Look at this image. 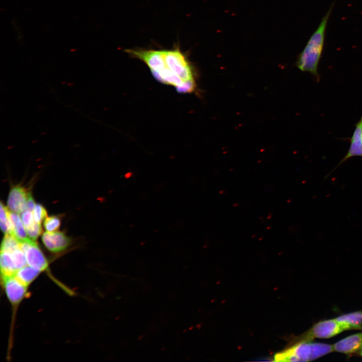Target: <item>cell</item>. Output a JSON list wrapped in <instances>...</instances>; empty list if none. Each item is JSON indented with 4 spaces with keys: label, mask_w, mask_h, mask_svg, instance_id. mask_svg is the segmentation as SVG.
<instances>
[{
    "label": "cell",
    "mask_w": 362,
    "mask_h": 362,
    "mask_svg": "<svg viewBox=\"0 0 362 362\" xmlns=\"http://www.w3.org/2000/svg\"><path fill=\"white\" fill-rule=\"evenodd\" d=\"M130 56L143 62L160 82L173 86L179 93L197 89V74L185 53L178 48L170 49H128Z\"/></svg>",
    "instance_id": "1"
},
{
    "label": "cell",
    "mask_w": 362,
    "mask_h": 362,
    "mask_svg": "<svg viewBox=\"0 0 362 362\" xmlns=\"http://www.w3.org/2000/svg\"><path fill=\"white\" fill-rule=\"evenodd\" d=\"M333 6V4L322 18L296 62V66L300 70L310 73L317 81L320 80L318 65L324 48L326 27Z\"/></svg>",
    "instance_id": "2"
},
{
    "label": "cell",
    "mask_w": 362,
    "mask_h": 362,
    "mask_svg": "<svg viewBox=\"0 0 362 362\" xmlns=\"http://www.w3.org/2000/svg\"><path fill=\"white\" fill-rule=\"evenodd\" d=\"M333 345L312 342L310 341H297L292 346L278 352L274 356L276 361H310L333 352Z\"/></svg>",
    "instance_id": "3"
},
{
    "label": "cell",
    "mask_w": 362,
    "mask_h": 362,
    "mask_svg": "<svg viewBox=\"0 0 362 362\" xmlns=\"http://www.w3.org/2000/svg\"><path fill=\"white\" fill-rule=\"evenodd\" d=\"M344 331L342 325L335 319L325 320L316 323L297 338L296 342L311 341L314 338H329Z\"/></svg>",
    "instance_id": "4"
},
{
    "label": "cell",
    "mask_w": 362,
    "mask_h": 362,
    "mask_svg": "<svg viewBox=\"0 0 362 362\" xmlns=\"http://www.w3.org/2000/svg\"><path fill=\"white\" fill-rule=\"evenodd\" d=\"M20 242L28 265L42 272L48 270V261L35 240L30 238Z\"/></svg>",
    "instance_id": "5"
},
{
    "label": "cell",
    "mask_w": 362,
    "mask_h": 362,
    "mask_svg": "<svg viewBox=\"0 0 362 362\" xmlns=\"http://www.w3.org/2000/svg\"><path fill=\"white\" fill-rule=\"evenodd\" d=\"M2 281L6 294L14 309L25 297L28 286L19 281L14 275L2 276Z\"/></svg>",
    "instance_id": "6"
},
{
    "label": "cell",
    "mask_w": 362,
    "mask_h": 362,
    "mask_svg": "<svg viewBox=\"0 0 362 362\" xmlns=\"http://www.w3.org/2000/svg\"><path fill=\"white\" fill-rule=\"evenodd\" d=\"M42 241L46 248L52 252H59L67 248L70 239L62 232H46L42 236Z\"/></svg>",
    "instance_id": "7"
},
{
    "label": "cell",
    "mask_w": 362,
    "mask_h": 362,
    "mask_svg": "<svg viewBox=\"0 0 362 362\" xmlns=\"http://www.w3.org/2000/svg\"><path fill=\"white\" fill-rule=\"evenodd\" d=\"M29 194L30 193L22 186H16L13 187L8 197L7 206L9 209L18 214L24 212L27 209Z\"/></svg>",
    "instance_id": "8"
},
{
    "label": "cell",
    "mask_w": 362,
    "mask_h": 362,
    "mask_svg": "<svg viewBox=\"0 0 362 362\" xmlns=\"http://www.w3.org/2000/svg\"><path fill=\"white\" fill-rule=\"evenodd\" d=\"M334 350L346 354L357 353L362 348V332L356 333L336 342L333 345Z\"/></svg>",
    "instance_id": "9"
},
{
    "label": "cell",
    "mask_w": 362,
    "mask_h": 362,
    "mask_svg": "<svg viewBox=\"0 0 362 362\" xmlns=\"http://www.w3.org/2000/svg\"><path fill=\"white\" fill-rule=\"evenodd\" d=\"M355 156L362 157V116L355 124V129L350 139V145L347 153L336 167L347 159Z\"/></svg>",
    "instance_id": "10"
},
{
    "label": "cell",
    "mask_w": 362,
    "mask_h": 362,
    "mask_svg": "<svg viewBox=\"0 0 362 362\" xmlns=\"http://www.w3.org/2000/svg\"><path fill=\"white\" fill-rule=\"evenodd\" d=\"M334 319L345 330L362 329V311L341 315Z\"/></svg>",
    "instance_id": "11"
},
{
    "label": "cell",
    "mask_w": 362,
    "mask_h": 362,
    "mask_svg": "<svg viewBox=\"0 0 362 362\" xmlns=\"http://www.w3.org/2000/svg\"><path fill=\"white\" fill-rule=\"evenodd\" d=\"M10 217L12 223V235L19 242L30 239L27 236L26 230L18 213L10 211Z\"/></svg>",
    "instance_id": "12"
},
{
    "label": "cell",
    "mask_w": 362,
    "mask_h": 362,
    "mask_svg": "<svg viewBox=\"0 0 362 362\" xmlns=\"http://www.w3.org/2000/svg\"><path fill=\"white\" fill-rule=\"evenodd\" d=\"M41 272L38 269L27 265L18 270L14 276L22 283L29 286Z\"/></svg>",
    "instance_id": "13"
},
{
    "label": "cell",
    "mask_w": 362,
    "mask_h": 362,
    "mask_svg": "<svg viewBox=\"0 0 362 362\" xmlns=\"http://www.w3.org/2000/svg\"><path fill=\"white\" fill-rule=\"evenodd\" d=\"M1 228L2 231L7 234H12V226L10 217V211L5 206L2 202L1 203Z\"/></svg>",
    "instance_id": "14"
},
{
    "label": "cell",
    "mask_w": 362,
    "mask_h": 362,
    "mask_svg": "<svg viewBox=\"0 0 362 362\" xmlns=\"http://www.w3.org/2000/svg\"><path fill=\"white\" fill-rule=\"evenodd\" d=\"M60 219L56 216L46 217L44 221V227L47 232H55L60 226Z\"/></svg>",
    "instance_id": "15"
},
{
    "label": "cell",
    "mask_w": 362,
    "mask_h": 362,
    "mask_svg": "<svg viewBox=\"0 0 362 362\" xmlns=\"http://www.w3.org/2000/svg\"><path fill=\"white\" fill-rule=\"evenodd\" d=\"M26 230L28 237L33 240H35L42 232L41 223L35 221L30 227L26 228Z\"/></svg>",
    "instance_id": "16"
},
{
    "label": "cell",
    "mask_w": 362,
    "mask_h": 362,
    "mask_svg": "<svg viewBox=\"0 0 362 362\" xmlns=\"http://www.w3.org/2000/svg\"><path fill=\"white\" fill-rule=\"evenodd\" d=\"M33 215L34 220L39 223H41L47 217V214L46 209L42 205L37 204L33 210Z\"/></svg>",
    "instance_id": "17"
},
{
    "label": "cell",
    "mask_w": 362,
    "mask_h": 362,
    "mask_svg": "<svg viewBox=\"0 0 362 362\" xmlns=\"http://www.w3.org/2000/svg\"><path fill=\"white\" fill-rule=\"evenodd\" d=\"M32 212L26 209L22 212L21 219L25 229L30 227L35 221Z\"/></svg>",
    "instance_id": "18"
},
{
    "label": "cell",
    "mask_w": 362,
    "mask_h": 362,
    "mask_svg": "<svg viewBox=\"0 0 362 362\" xmlns=\"http://www.w3.org/2000/svg\"><path fill=\"white\" fill-rule=\"evenodd\" d=\"M36 204L35 201L32 196L31 194L30 193L27 203V209L30 211H33Z\"/></svg>",
    "instance_id": "19"
},
{
    "label": "cell",
    "mask_w": 362,
    "mask_h": 362,
    "mask_svg": "<svg viewBox=\"0 0 362 362\" xmlns=\"http://www.w3.org/2000/svg\"><path fill=\"white\" fill-rule=\"evenodd\" d=\"M359 355L362 357V348L360 349V350L357 353Z\"/></svg>",
    "instance_id": "20"
}]
</instances>
